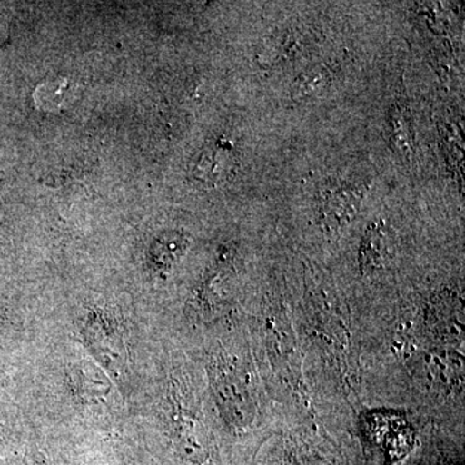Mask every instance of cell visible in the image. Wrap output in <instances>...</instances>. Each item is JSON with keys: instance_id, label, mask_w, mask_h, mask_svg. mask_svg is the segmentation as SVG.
Returning a JSON list of instances; mask_svg holds the SVG:
<instances>
[{"instance_id": "cell-1", "label": "cell", "mask_w": 465, "mask_h": 465, "mask_svg": "<svg viewBox=\"0 0 465 465\" xmlns=\"http://www.w3.org/2000/svg\"><path fill=\"white\" fill-rule=\"evenodd\" d=\"M215 388L222 409L232 423L243 424L247 419L250 403L246 387L234 367L219 365L215 375Z\"/></svg>"}, {"instance_id": "cell-2", "label": "cell", "mask_w": 465, "mask_h": 465, "mask_svg": "<svg viewBox=\"0 0 465 465\" xmlns=\"http://www.w3.org/2000/svg\"><path fill=\"white\" fill-rule=\"evenodd\" d=\"M235 163L234 148L225 139L208 143L198 158L194 176L201 182L219 183L231 174Z\"/></svg>"}, {"instance_id": "cell-3", "label": "cell", "mask_w": 465, "mask_h": 465, "mask_svg": "<svg viewBox=\"0 0 465 465\" xmlns=\"http://www.w3.org/2000/svg\"><path fill=\"white\" fill-rule=\"evenodd\" d=\"M324 193L322 217L329 229L341 228L356 215L361 203V192L354 186H335Z\"/></svg>"}, {"instance_id": "cell-4", "label": "cell", "mask_w": 465, "mask_h": 465, "mask_svg": "<svg viewBox=\"0 0 465 465\" xmlns=\"http://www.w3.org/2000/svg\"><path fill=\"white\" fill-rule=\"evenodd\" d=\"M428 324L443 341L463 333V308L460 300L452 293L440 295L428 311ZM458 339V338H457Z\"/></svg>"}, {"instance_id": "cell-5", "label": "cell", "mask_w": 465, "mask_h": 465, "mask_svg": "<svg viewBox=\"0 0 465 465\" xmlns=\"http://www.w3.org/2000/svg\"><path fill=\"white\" fill-rule=\"evenodd\" d=\"M387 235L381 225H371L366 231L360 251L361 268L365 272H374L381 268L387 260Z\"/></svg>"}, {"instance_id": "cell-6", "label": "cell", "mask_w": 465, "mask_h": 465, "mask_svg": "<svg viewBox=\"0 0 465 465\" xmlns=\"http://www.w3.org/2000/svg\"><path fill=\"white\" fill-rule=\"evenodd\" d=\"M390 125L391 142L393 148L401 157H411L414 136H412L411 118H410L409 113L400 106L391 109Z\"/></svg>"}, {"instance_id": "cell-7", "label": "cell", "mask_w": 465, "mask_h": 465, "mask_svg": "<svg viewBox=\"0 0 465 465\" xmlns=\"http://www.w3.org/2000/svg\"><path fill=\"white\" fill-rule=\"evenodd\" d=\"M188 246V241L182 234L171 232L159 238L153 247V258L159 266H170L177 262Z\"/></svg>"}, {"instance_id": "cell-8", "label": "cell", "mask_w": 465, "mask_h": 465, "mask_svg": "<svg viewBox=\"0 0 465 465\" xmlns=\"http://www.w3.org/2000/svg\"><path fill=\"white\" fill-rule=\"evenodd\" d=\"M330 81V73L326 67H313L304 74L300 75L292 87V96L296 99L312 96L326 87Z\"/></svg>"}, {"instance_id": "cell-9", "label": "cell", "mask_w": 465, "mask_h": 465, "mask_svg": "<svg viewBox=\"0 0 465 465\" xmlns=\"http://www.w3.org/2000/svg\"><path fill=\"white\" fill-rule=\"evenodd\" d=\"M5 39V27L0 25V43H3Z\"/></svg>"}]
</instances>
